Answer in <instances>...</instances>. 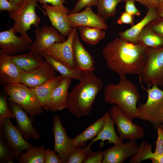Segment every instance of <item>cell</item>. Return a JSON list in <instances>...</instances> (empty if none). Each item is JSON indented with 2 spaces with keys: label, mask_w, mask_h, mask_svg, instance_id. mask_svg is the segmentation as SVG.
Returning <instances> with one entry per match:
<instances>
[{
  "label": "cell",
  "mask_w": 163,
  "mask_h": 163,
  "mask_svg": "<svg viewBox=\"0 0 163 163\" xmlns=\"http://www.w3.org/2000/svg\"><path fill=\"white\" fill-rule=\"evenodd\" d=\"M8 100L16 103L32 118L43 110L33 88L21 83L3 85Z\"/></svg>",
  "instance_id": "4"
},
{
  "label": "cell",
  "mask_w": 163,
  "mask_h": 163,
  "mask_svg": "<svg viewBox=\"0 0 163 163\" xmlns=\"http://www.w3.org/2000/svg\"><path fill=\"white\" fill-rule=\"evenodd\" d=\"M45 150L43 145L30 149L21 153L17 161L19 163H44Z\"/></svg>",
  "instance_id": "30"
},
{
  "label": "cell",
  "mask_w": 163,
  "mask_h": 163,
  "mask_svg": "<svg viewBox=\"0 0 163 163\" xmlns=\"http://www.w3.org/2000/svg\"><path fill=\"white\" fill-rule=\"evenodd\" d=\"M0 163H13L14 159H15L14 153L7 143L2 130L0 131Z\"/></svg>",
  "instance_id": "34"
},
{
  "label": "cell",
  "mask_w": 163,
  "mask_h": 163,
  "mask_svg": "<svg viewBox=\"0 0 163 163\" xmlns=\"http://www.w3.org/2000/svg\"><path fill=\"white\" fill-rule=\"evenodd\" d=\"M124 1L125 2V11L134 16L140 15V11L136 8L134 0H125Z\"/></svg>",
  "instance_id": "43"
},
{
  "label": "cell",
  "mask_w": 163,
  "mask_h": 163,
  "mask_svg": "<svg viewBox=\"0 0 163 163\" xmlns=\"http://www.w3.org/2000/svg\"><path fill=\"white\" fill-rule=\"evenodd\" d=\"M148 47L141 43H133L117 37L102 51L109 68L120 77L140 74L146 63Z\"/></svg>",
  "instance_id": "1"
},
{
  "label": "cell",
  "mask_w": 163,
  "mask_h": 163,
  "mask_svg": "<svg viewBox=\"0 0 163 163\" xmlns=\"http://www.w3.org/2000/svg\"><path fill=\"white\" fill-rule=\"evenodd\" d=\"M42 7L52 26L63 36L68 37L72 29L68 17L70 11L63 5L50 6L44 4Z\"/></svg>",
  "instance_id": "12"
},
{
  "label": "cell",
  "mask_w": 163,
  "mask_h": 163,
  "mask_svg": "<svg viewBox=\"0 0 163 163\" xmlns=\"http://www.w3.org/2000/svg\"><path fill=\"white\" fill-rule=\"evenodd\" d=\"M134 16L132 15L125 11L120 14L119 17L117 19V23L120 25L123 24H129L131 26L134 24Z\"/></svg>",
  "instance_id": "42"
},
{
  "label": "cell",
  "mask_w": 163,
  "mask_h": 163,
  "mask_svg": "<svg viewBox=\"0 0 163 163\" xmlns=\"http://www.w3.org/2000/svg\"><path fill=\"white\" fill-rule=\"evenodd\" d=\"M72 27L85 26L101 30H107L108 26L105 21L92 11L91 6H87L83 11L68 14Z\"/></svg>",
  "instance_id": "16"
},
{
  "label": "cell",
  "mask_w": 163,
  "mask_h": 163,
  "mask_svg": "<svg viewBox=\"0 0 163 163\" xmlns=\"http://www.w3.org/2000/svg\"><path fill=\"white\" fill-rule=\"evenodd\" d=\"M79 81L69 93L66 108L78 117L91 113L97 95L103 87L101 80L93 72H82Z\"/></svg>",
  "instance_id": "2"
},
{
  "label": "cell",
  "mask_w": 163,
  "mask_h": 163,
  "mask_svg": "<svg viewBox=\"0 0 163 163\" xmlns=\"http://www.w3.org/2000/svg\"><path fill=\"white\" fill-rule=\"evenodd\" d=\"M22 72L13 62L10 56L0 50V83L1 85L21 83Z\"/></svg>",
  "instance_id": "20"
},
{
  "label": "cell",
  "mask_w": 163,
  "mask_h": 163,
  "mask_svg": "<svg viewBox=\"0 0 163 163\" xmlns=\"http://www.w3.org/2000/svg\"><path fill=\"white\" fill-rule=\"evenodd\" d=\"M8 105L13 113L17 122L16 126L23 137L27 141L30 138L37 140L40 137L32 125V120L27 114L16 103L9 101Z\"/></svg>",
  "instance_id": "18"
},
{
  "label": "cell",
  "mask_w": 163,
  "mask_h": 163,
  "mask_svg": "<svg viewBox=\"0 0 163 163\" xmlns=\"http://www.w3.org/2000/svg\"><path fill=\"white\" fill-rule=\"evenodd\" d=\"M152 145L149 142L143 141L139 146L138 152L131 157L129 163H139L144 160L149 159L152 153Z\"/></svg>",
  "instance_id": "33"
},
{
  "label": "cell",
  "mask_w": 163,
  "mask_h": 163,
  "mask_svg": "<svg viewBox=\"0 0 163 163\" xmlns=\"http://www.w3.org/2000/svg\"><path fill=\"white\" fill-rule=\"evenodd\" d=\"M97 14L105 21L114 16L116 7L120 2L125 0H98Z\"/></svg>",
  "instance_id": "31"
},
{
  "label": "cell",
  "mask_w": 163,
  "mask_h": 163,
  "mask_svg": "<svg viewBox=\"0 0 163 163\" xmlns=\"http://www.w3.org/2000/svg\"><path fill=\"white\" fill-rule=\"evenodd\" d=\"M98 1V0H78L70 13H78L85 7L97 6Z\"/></svg>",
  "instance_id": "38"
},
{
  "label": "cell",
  "mask_w": 163,
  "mask_h": 163,
  "mask_svg": "<svg viewBox=\"0 0 163 163\" xmlns=\"http://www.w3.org/2000/svg\"><path fill=\"white\" fill-rule=\"evenodd\" d=\"M162 121H163V118H162Z\"/></svg>",
  "instance_id": "50"
},
{
  "label": "cell",
  "mask_w": 163,
  "mask_h": 163,
  "mask_svg": "<svg viewBox=\"0 0 163 163\" xmlns=\"http://www.w3.org/2000/svg\"><path fill=\"white\" fill-rule=\"evenodd\" d=\"M91 142L86 147H75L70 153L66 163H83L87 155L92 152Z\"/></svg>",
  "instance_id": "32"
},
{
  "label": "cell",
  "mask_w": 163,
  "mask_h": 163,
  "mask_svg": "<svg viewBox=\"0 0 163 163\" xmlns=\"http://www.w3.org/2000/svg\"><path fill=\"white\" fill-rule=\"evenodd\" d=\"M37 0H24L22 3L15 11L9 13V16L14 21L11 27L15 33H19L26 40L32 42L27 35V32L31 26L39 27L40 18L36 14L35 9Z\"/></svg>",
  "instance_id": "6"
},
{
  "label": "cell",
  "mask_w": 163,
  "mask_h": 163,
  "mask_svg": "<svg viewBox=\"0 0 163 163\" xmlns=\"http://www.w3.org/2000/svg\"><path fill=\"white\" fill-rule=\"evenodd\" d=\"M146 26L163 38V18L158 17L155 18Z\"/></svg>",
  "instance_id": "36"
},
{
  "label": "cell",
  "mask_w": 163,
  "mask_h": 163,
  "mask_svg": "<svg viewBox=\"0 0 163 163\" xmlns=\"http://www.w3.org/2000/svg\"></svg>",
  "instance_id": "51"
},
{
  "label": "cell",
  "mask_w": 163,
  "mask_h": 163,
  "mask_svg": "<svg viewBox=\"0 0 163 163\" xmlns=\"http://www.w3.org/2000/svg\"><path fill=\"white\" fill-rule=\"evenodd\" d=\"M0 128L7 143L12 150L17 161L21 153L36 147L35 145L30 144L24 139L16 126L12 124L10 119H5Z\"/></svg>",
  "instance_id": "10"
},
{
  "label": "cell",
  "mask_w": 163,
  "mask_h": 163,
  "mask_svg": "<svg viewBox=\"0 0 163 163\" xmlns=\"http://www.w3.org/2000/svg\"><path fill=\"white\" fill-rule=\"evenodd\" d=\"M109 113L116 125L119 136L123 140L136 141L143 137V129L133 123L117 105L111 107Z\"/></svg>",
  "instance_id": "8"
},
{
  "label": "cell",
  "mask_w": 163,
  "mask_h": 163,
  "mask_svg": "<svg viewBox=\"0 0 163 163\" xmlns=\"http://www.w3.org/2000/svg\"><path fill=\"white\" fill-rule=\"evenodd\" d=\"M144 5L148 8L157 9L163 4V0H134Z\"/></svg>",
  "instance_id": "44"
},
{
  "label": "cell",
  "mask_w": 163,
  "mask_h": 163,
  "mask_svg": "<svg viewBox=\"0 0 163 163\" xmlns=\"http://www.w3.org/2000/svg\"><path fill=\"white\" fill-rule=\"evenodd\" d=\"M64 77L56 76L40 85L33 88L37 98L42 108L48 111V106L51 94Z\"/></svg>",
  "instance_id": "25"
},
{
  "label": "cell",
  "mask_w": 163,
  "mask_h": 163,
  "mask_svg": "<svg viewBox=\"0 0 163 163\" xmlns=\"http://www.w3.org/2000/svg\"><path fill=\"white\" fill-rule=\"evenodd\" d=\"M11 58L22 72H29L35 70L41 67L45 61L39 53L31 51L25 54L12 55Z\"/></svg>",
  "instance_id": "22"
},
{
  "label": "cell",
  "mask_w": 163,
  "mask_h": 163,
  "mask_svg": "<svg viewBox=\"0 0 163 163\" xmlns=\"http://www.w3.org/2000/svg\"><path fill=\"white\" fill-rule=\"evenodd\" d=\"M149 159L152 163H163V154L159 155L152 152L150 155Z\"/></svg>",
  "instance_id": "45"
},
{
  "label": "cell",
  "mask_w": 163,
  "mask_h": 163,
  "mask_svg": "<svg viewBox=\"0 0 163 163\" xmlns=\"http://www.w3.org/2000/svg\"><path fill=\"white\" fill-rule=\"evenodd\" d=\"M78 27L82 40L92 45L98 43L105 35V32L101 29L83 26Z\"/></svg>",
  "instance_id": "29"
},
{
  "label": "cell",
  "mask_w": 163,
  "mask_h": 163,
  "mask_svg": "<svg viewBox=\"0 0 163 163\" xmlns=\"http://www.w3.org/2000/svg\"><path fill=\"white\" fill-rule=\"evenodd\" d=\"M52 133L54 137V150L58 153L62 163H66L74 147L72 139L68 136L59 116L56 115L53 119Z\"/></svg>",
  "instance_id": "11"
},
{
  "label": "cell",
  "mask_w": 163,
  "mask_h": 163,
  "mask_svg": "<svg viewBox=\"0 0 163 163\" xmlns=\"http://www.w3.org/2000/svg\"><path fill=\"white\" fill-rule=\"evenodd\" d=\"M117 84L112 83L107 85L104 90V101L115 104L132 120L139 116L137 103L140 95L136 86L126 76L120 77Z\"/></svg>",
  "instance_id": "3"
},
{
  "label": "cell",
  "mask_w": 163,
  "mask_h": 163,
  "mask_svg": "<svg viewBox=\"0 0 163 163\" xmlns=\"http://www.w3.org/2000/svg\"><path fill=\"white\" fill-rule=\"evenodd\" d=\"M40 4H50L52 5H63L65 0H37Z\"/></svg>",
  "instance_id": "46"
},
{
  "label": "cell",
  "mask_w": 163,
  "mask_h": 163,
  "mask_svg": "<svg viewBox=\"0 0 163 163\" xmlns=\"http://www.w3.org/2000/svg\"><path fill=\"white\" fill-rule=\"evenodd\" d=\"M56 74L50 64L45 60L44 64L37 69L29 72H22L20 82L29 88H34L55 77Z\"/></svg>",
  "instance_id": "17"
},
{
  "label": "cell",
  "mask_w": 163,
  "mask_h": 163,
  "mask_svg": "<svg viewBox=\"0 0 163 163\" xmlns=\"http://www.w3.org/2000/svg\"><path fill=\"white\" fill-rule=\"evenodd\" d=\"M10 2L14 4L20 5L22 3L24 0H8Z\"/></svg>",
  "instance_id": "48"
},
{
  "label": "cell",
  "mask_w": 163,
  "mask_h": 163,
  "mask_svg": "<svg viewBox=\"0 0 163 163\" xmlns=\"http://www.w3.org/2000/svg\"><path fill=\"white\" fill-rule=\"evenodd\" d=\"M56 153L54 150L46 149L44 154V163H62L59 155Z\"/></svg>",
  "instance_id": "39"
},
{
  "label": "cell",
  "mask_w": 163,
  "mask_h": 163,
  "mask_svg": "<svg viewBox=\"0 0 163 163\" xmlns=\"http://www.w3.org/2000/svg\"><path fill=\"white\" fill-rule=\"evenodd\" d=\"M159 126L163 129V123L160 126Z\"/></svg>",
  "instance_id": "49"
},
{
  "label": "cell",
  "mask_w": 163,
  "mask_h": 163,
  "mask_svg": "<svg viewBox=\"0 0 163 163\" xmlns=\"http://www.w3.org/2000/svg\"><path fill=\"white\" fill-rule=\"evenodd\" d=\"M104 152L98 151L88 154L83 163H101L104 158Z\"/></svg>",
  "instance_id": "37"
},
{
  "label": "cell",
  "mask_w": 163,
  "mask_h": 163,
  "mask_svg": "<svg viewBox=\"0 0 163 163\" xmlns=\"http://www.w3.org/2000/svg\"><path fill=\"white\" fill-rule=\"evenodd\" d=\"M139 148V145L134 141L113 144L104 152L102 163H123L128 158L135 155Z\"/></svg>",
  "instance_id": "14"
},
{
  "label": "cell",
  "mask_w": 163,
  "mask_h": 163,
  "mask_svg": "<svg viewBox=\"0 0 163 163\" xmlns=\"http://www.w3.org/2000/svg\"><path fill=\"white\" fill-rule=\"evenodd\" d=\"M15 34L12 28L0 32L1 50L10 56L29 50L31 43Z\"/></svg>",
  "instance_id": "15"
},
{
  "label": "cell",
  "mask_w": 163,
  "mask_h": 163,
  "mask_svg": "<svg viewBox=\"0 0 163 163\" xmlns=\"http://www.w3.org/2000/svg\"><path fill=\"white\" fill-rule=\"evenodd\" d=\"M78 27H72L69 36L63 42L53 43L48 47L42 50L40 52L45 53L53 57L71 69H75L73 42L75 35L77 31Z\"/></svg>",
  "instance_id": "9"
},
{
  "label": "cell",
  "mask_w": 163,
  "mask_h": 163,
  "mask_svg": "<svg viewBox=\"0 0 163 163\" xmlns=\"http://www.w3.org/2000/svg\"><path fill=\"white\" fill-rule=\"evenodd\" d=\"M157 137L155 143L154 153L157 155L163 154V129L159 126L157 130Z\"/></svg>",
  "instance_id": "40"
},
{
  "label": "cell",
  "mask_w": 163,
  "mask_h": 163,
  "mask_svg": "<svg viewBox=\"0 0 163 163\" xmlns=\"http://www.w3.org/2000/svg\"><path fill=\"white\" fill-rule=\"evenodd\" d=\"M148 98L144 104L137 107L139 116L136 118L148 121L155 130L163 123V90L156 85L145 89Z\"/></svg>",
  "instance_id": "5"
},
{
  "label": "cell",
  "mask_w": 163,
  "mask_h": 163,
  "mask_svg": "<svg viewBox=\"0 0 163 163\" xmlns=\"http://www.w3.org/2000/svg\"><path fill=\"white\" fill-rule=\"evenodd\" d=\"M104 114L100 118L89 125L83 132L72 139V144L74 147H84L89 140H92L97 136L101 130L104 123Z\"/></svg>",
  "instance_id": "26"
},
{
  "label": "cell",
  "mask_w": 163,
  "mask_h": 163,
  "mask_svg": "<svg viewBox=\"0 0 163 163\" xmlns=\"http://www.w3.org/2000/svg\"><path fill=\"white\" fill-rule=\"evenodd\" d=\"M73 49L75 69L82 72H93L95 68L94 58L81 42L77 31L73 40Z\"/></svg>",
  "instance_id": "19"
},
{
  "label": "cell",
  "mask_w": 163,
  "mask_h": 163,
  "mask_svg": "<svg viewBox=\"0 0 163 163\" xmlns=\"http://www.w3.org/2000/svg\"><path fill=\"white\" fill-rule=\"evenodd\" d=\"M35 41L30 44L29 50L40 52L53 43H61L66 40L65 37L53 26L46 25L38 27L34 31Z\"/></svg>",
  "instance_id": "13"
},
{
  "label": "cell",
  "mask_w": 163,
  "mask_h": 163,
  "mask_svg": "<svg viewBox=\"0 0 163 163\" xmlns=\"http://www.w3.org/2000/svg\"><path fill=\"white\" fill-rule=\"evenodd\" d=\"M157 12L158 17L163 18V4L157 9Z\"/></svg>",
  "instance_id": "47"
},
{
  "label": "cell",
  "mask_w": 163,
  "mask_h": 163,
  "mask_svg": "<svg viewBox=\"0 0 163 163\" xmlns=\"http://www.w3.org/2000/svg\"><path fill=\"white\" fill-rule=\"evenodd\" d=\"M51 65L54 70L58 72L65 77L79 80L82 77V72L76 69H72L65 64L53 57L45 53H39Z\"/></svg>",
  "instance_id": "27"
},
{
  "label": "cell",
  "mask_w": 163,
  "mask_h": 163,
  "mask_svg": "<svg viewBox=\"0 0 163 163\" xmlns=\"http://www.w3.org/2000/svg\"><path fill=\"white\" fill-rule=\"evenodd\" d=\"M104 115V120L103 126L99 134L91 142L93 144L95 142L101 140V142L98 146L101 148L103 147L105 140H107L108 143L114 144L122 142L123 140L117 134L114 129V123L109 112H106Z\"/></svg>",
  "instance_id": "23"
},
{
  "label": "cell",
  "mask_w": 163,
  "mask_h": 163,
  "mask_svg": "<svg viewBox=\"0 0 163 163\" xmlns=\"http://www.w3.org/2000/svg\"><path fill=\"white\" fill-rule=\"evenodd\" d=\"M140 75L148 87L153 85L163 87V47H148L146 63Z\"/></svg>",
  "instance_id": "7"
},
{
  "label": "cell",
  "mask_w": 163,
  "mask_h": 163,
  "mask_svg": "<svg viewBox=\"0 0 163 163\" xmlns=\"http://www.w3.org/2000/svg\"><path fill=\"white\" fill-rule=\"evenodd\" d=\"M20 5L13 3L8 0H0V11H7L9 13L16 11Z\"/></svg>",
  "instance_id": "41"
},
{
  "label": "cell",
  "mask_w": 163,
  "mask_h": 163,
  "mask_svg": "<svg viewBox=\"0 0 163 163\" xmlns=\"http://www.w3.org/2000/svg\"><path fill=\"white\" fill-rule=\"evenodd\" d=\"M6 95L1 94L0 96V127H1L6 118L15 119V116L11 110L8 108L6 101Z\"/></svg>",
  "instance_id": "35"
},
{
  "label": "cell",
  "mask_w": 163,
  "mask_h": 163,
  "mask_svg": "<svg viewBox=\"0 0 163 163\" xmlns=\"http://www.w3.org/2000/svg\"><path fill=\"white\" fill-rule=\"evenodd\" d=\"M72 78H64L53 91L50 100L48 109L52 112L60 111L67 108L68 90Z\"/></svg>",
  "instance_id": "21"
},
{
  "label": "cell",
  "mask_w": 163,
  "mask_h": 163,
  "mask_svg": "<svg viewBox=\"0 0 163 163\" xmlns=\"http://www.w3.org/2000/svg\"><path fill=\"white\" fill-rule=\"evenodd\" d=\"M157 9L149 8L145 17L127 30L118 33L119 37L128 42L138 43V37L142 29L151 21L158 17Z\"/></svg>",
  "instance_id": "24"
},
{
  "label": "cell",
  "mask_w": 163,
  "mask_h": 163,
  "mask_svg": "<svg viewBox=\"0 0 163 163\" xmlns=\"http://www.w3.org/2000/svg\"><path fill=\"white\" fill-rule=\"evenodd\" d=\"M138 41L148 47L159 48L163 47V38L146 26L140 33Z\"/></svg>",
  "instance_id": "28"
}]
</instances>
